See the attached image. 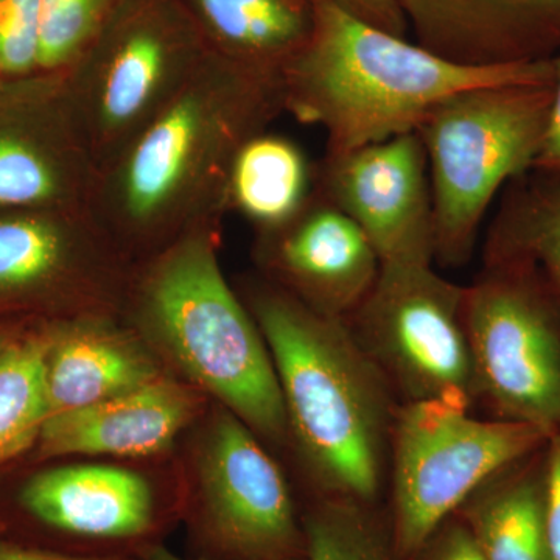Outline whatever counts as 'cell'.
Segmentation results:
<instances>
[{
    "mask_svg": "<svg viewBox=\"0 0 560 560\" xmlns=\"http://www.w3.org/2000/svg\"><path fill=\"white\" fill-rule=\"evenodd\" d=\"M282 77L208 54L97 173L88 209L130 265L228 213L238 149L283 113Z\"/></svg>",
    "mask_w": 560,
    "mask_h": 560,
    "instance_id": "1",
    "label": "cell"
},
{
    "mask_svg": "<svg viewBox=\"0 0 560 560\" xmlns=\"http://www.w3.org/2000/svg\"><path fill=\"white\" fill-rule=\"evenodd\" d=\"M311 32L282 70L283 108L323 128L327 156L416 132L458 92L556 79V58L471 68L350 16L331 0H308Z\"/></svg>",
    "mask_w": 560,
    "mask_h": 560,
    "instance_id": "2",
    "label": "cell"
},
{
    "mask_svg": "<svg viewBox=\"0 0 560 560\" xmlns=\"http://www.w3.org/2000/svg\"><path fill=\"white\" fill-rule=\"evenodd\" d=\"M270 349L287 427L319 497L377 504L397 407L393 388L345 319L280 287L246 300Z\"/></svg>",
    "mask_w": 560,
    "mask_h": 560,
    "instance_id": "3",
    "label": "cell"
},
{
    "mask_svg": "<svg viewBox=\"0 0 560 560\" xmlns=\"http://www.w3.org/2000/svg\"><path fill=\"white\" fill-rule=\"evenodd\" d=\"M221 223H209L131 265L120 318L195 388L257 436L289 434L267 341L220 267Z\"/></svg>",
    "mask_w": 560,
    "mask_h": 560,
    "instance_id": "4",
    "label": "cell"
},
{
    "mask_svg": "<svg viewBox=\"0 0 560 560\" xmlns=\"http://www.w3.org/2000/svg\"><path fill=\"white\" fill-rule=\"evenodd\" d=\"M555 80L515 81L458 92L418 128L433 202V260L470 259L486 212L501 187L533 171Z\"/></svg>",
    "mask_w": 560,
    "mask_h": 560,
    "instance_id": "5",
    "label": "cell"
},
{
    "mask_svg": "<svg viewBox=\"0 0 560 560\" xmlns=\"http://www.w3.org/2000/svg\"><path fill=\"white\" fill-rule=\"evenodd\" d=\"M209 50L180 0H125L66 77L97 173L191 79Z\"/></svg>",
    "mask_w": 560,
    "mask_h": 560,
    "instance_id": "6",
    "label": "cell"
},
{
    "mask_svg": "<svg viewBox=\"0 0 560 560\" xmlns=\"http://www.w3.org/2000/svg\"><path fill=\"white\" fill-rule=\"evenodd\" d=\"M537 427L471 418L445 400L404 401L390 431V530L408 560L482 482L547 445Z\"/></svg>",
    "mask_w": 560,
    "mask_h": 560,
    "instance_id": "7",
    "label": "cell"
},
{
    "mask_svg": "<svg viewBox=\"0 0 560 560\" xmlns=\"http://www.w3.org/2000/svg\"><path fill=\"white\" fill-rule=\"evenodd\" d=\"M478 401L495 419L560 434V296L539 268L493 261L466 291Z\"/></svg>",
    "mask_w": 560,
    "mask_h": 560,
    "instance_id": "8",
    "label": "cell"
},
{
    "mask_svg": "<svg viewBox=\"0 0 560 560\" xmlns=\"http://www.w3.org/2000/svg\"><path fill=\"white\" fill-rule=\"evenodd\" d=\"M466 291L433 264L382 265L370 294L345 319L401 404L445 400L467 410L477 404Z\"/></svg>",
    "mask_w": 560,
    "mask_h": 560,
    "instance_id": "9",
    "label": "cell"
},
{
    "mask_svg": "<svg viewBox=\"0 0 560 560\" xmlns=\"http://www.w3.org/2000/svg\"><path fill=\"white\" fill-rule=\"evenodd\" d=\"M187 523L201 559L304 558V526L289 482L257 434L226 408L202 436Z\"/></svg>",
    "mask_w": 560,
    "mask_h": 560,
    "instance_id": "10",
    "label": "cell"
},
{
    "mask_svg": "<svg viewBox=\"0 0 560 560\" xmlns=\"http://www.w3.org/2000/svg\"><path fill=\"white\" fill-rule=\"evenodd\" d=\"M95 178L65 72L0 75V212L88 208Z\"/></svg>",
    "mask_w": 560,
    "mask_h": 560,
    "instance_id": "11",
    "label": "cell"
},
{
    "mask_svg": "<svg viewBox=\"0 0 560 560\" xmlns=\"http://www.w3.org/2000/svg\"><path fill=\"white\" fill-rule=\"evenodd\" d=\"M18 506L54 537L50 550L86 558L139 559L161 544L171 522L167 504L135 471L81 464L58 467L22 486Z\"/></svg>",
    "mask_w": 560,
    "mask_h": 560,
    "instance_id": "12",
    "label": "cell"
},
{
    "mask_svg": "<svg viewBox=\"0 0 560 560\" xmlns=\"http://www.w3.org/2000/svg\"><path fill=\"white\" fill-rule=\"evenodd\" d=\"M316 190L359 224L382 265L433 264V202L418 132L326 154Z\"/></svg>",
    "mask_w": 560,
    "mask_h": 560,
    "instance_id": "13",
    "label": "cell"
},
{
    "mask_svg": "<svg viewBox=\"0 0 560 560\" xmlns=\"http://www.w3.org/2000/svg\"><path fill=\"white\" fill-rule=\"evenodd\" d=\"M257 249L276 285L330 318L348 319L381 275L368 235L316 186L294 219L259 234Z\"/></svg>",
    "mask_w": 560,
    "mask_h": 560,
    "instance_id": "14",
    "label": "cell"
},
{
    "mask_svg": "<svg viewBox=\"0 0 560 560\" xmlns=\"http://www.w3.org/2000/svg\"><path fill=\"white\" fill-rule=\"evenodd\" d=\"M419 46L471 68L560 55V0H401Z\"/></svg>",
    "mask_w": 560,
    "mask_h": 560,
    "instance_id": "15",
    "label": "cell"
},
{
    "mask_svg": "<svg viewBox=\"0 0 560 560\" xmlns=\"http://www.w3.org/2000/svg\"><path fill=\"white\" fill-rule=\"evenodd\" d=\"M198 411L197 390L160 375L130 393L50 416L38 440L40 456L158 455L171 447Z\"/></svg>",
    "mask_w": 560,
    "mask_h": 560,
    "instance_id": "16",
    "label": "cell"
},
{
    "mask_svg": "<svg viewBox=\"0 0 560 560\" xmlns=\"http://www.w3.org/2000/svg\"><path fill=\"white\" fill-rule=\"evenodd\" d=\"M117 313L69 316L49 329V418L130 393L160 377L153 350Z\"/></svg>",
    "mask_w": 560,
    "mask_h": 560,
    "instance_id": "17",
    "label": "cell"
},
{
    "mask_svg": "<svg viewBox=\"0 0 560 560\" xmlns=\"http://www.w3.org/2000/svg\"><path fill=\"white\" fill-rule=\"evenodd\" d=\"M456 514L486 560H552L547 523V445L482 482Z\"/></svg>",
    "mask_w": 560,
    "mask_h": 560,
    "instance_id": "18",
    "label": "cell"
},
{
    "mask_svg": "<svg viewBox=\"0 0 560 560\" xmlns=\"http://www.w3.org/2000/svg\"><path fill=\"white\" fill-rule=\"evenodd\" d=\"M210 54L282 77L311 32L308 0H180Z\"/></svg>",
    "mask_w": 560,
    "mask_h": 560,
    "instance_id": "19",
    "label": "cell"
},
{
    "mask_svg": "<svg viewBox=\"0 0 560 560\" xmlns=\"http://www.w3.org/2000/svg\"><path fill=\"white\" fill-rule=\"evenodd\" d=\"M316 173L304 151L282 135L261 131L246 140L228 176V212H237L259 234L298 215L315 194Z\"/></svg>",
    "mask_w": 560,
    "mask_h": 560,
    "instance_id": "20",
    "label": "cell"
},
{
    "mask_svg": "<svg viewBox=\"0 0 560 560\" xmlns=\"http://www.w3.org/2000/svg\"><path fill=\"white\" fill-rule=\"evenodd\" d=\"M488 243V264L539 268L560 296V175L529 171L508 184Z\"/></svg>",
    "mask_w": 560,
    "mask_h": 560,
    "instance_id": "21",
    "label": "cell"
},
{
    "mask_svg": "<svg viewBox=\"0 0 560 560\" xmlns=\"http://www.w3.org/2000/svg\"><path fill=\"white\" fill-rule=\"evenodd\" d=\"M49 329L14 340L0 353V466L38 442L49 419L46 355Z\"/></svg>",
    "mask_w": 560,
    "mask_h": 560,
    "instance_id": "22",
    "label": "cell"
},
{
    "mask_svg": "<svg viewBox=\"0 0 560 560\" xmlns=\"http://www.w3.org/2000/svg\"><path fill=\"white\" fill-rule=\"evenodd\" d=\"M302 560H404L397 555L388 512L377 504L318 497L301 512Z\"/></svg>",
    "mask_w": 560,
    "mask_h": 560,
    "instance_id": "23",
    "label": "cell"
},
{
    "mask_svg": "<svg viewBox=\"0 0 560 560\" xmlns=\"http://www.w3.org/2000/svg\"><path fill=\"white\" fill-rule=\"evenodd\" d=\"M125 0H39L38 70L62 72L97 38Z\"/></svg>",
    "mask_w": 560,
    "mask_h": 560,
    "instance_id": "24",
    "label": "cell"
},
{
    "mask_svg": "<svg viewBox=\"0 0 560 560\" xmlns=\"http://www.w3.org/2000/svg\"><path fill=\"white\" fill-rule=\"evenodd\" d=\"M39 0H0V75L38 70Z\"/></svg>",
    "mask_w": 560,
    "mask_h": 560,
    "instance_id": "25",
    "label": "cell"
},
{
    "mask_svg": "<svg viewBox=\"0 0 560 560\" xmlns=\"http://www.w3.org/2000/svg\"><path fill=\"white\" fill-rule=\"evenodd\" d=\"M408 560H486L458 514L442 522L415 556Z\"/></svg>",
    "mask_w": 560,
    "mask_h": 560,
    "instance_id": "26",
    "label": "cell"
},
{
    "mask_svg": "<svg viewBox=\"0 0 560 560\" xmlns=\"http://www.w3.org/2000/svg\"><path fill=\"white\" fill-rule=\"evenodd\" d=\"M331 2L337 3L341 10L364 24L405 38L408 22L401 9V0H331Z\"/></svg>",
    "mask_w": 560,
    "mask_h": 560,
    "instance_id": "27",
    "label": "cell"
},
{
    "mask_svg": "<svg viewBox=\"0 0 560 560\" xmlns=\"http://www.w3.org/2000/svg\"><path fill=\"white\" fill-rule=\"evenodd\" d=\"M547 523L552 560H560V434L547 442Z\"/></svg>",
    "mask_w": 560,
    "mask_h": 560,
    "instance_id": "28",
    "label": "cell"
},
{
    "mask_svg": "<svg viewBox=\"0 0 560 560\" xmlns=\"http://www.w3.org/2000/svg\"><path fill=\"white\" fill-rule=\"evenodd\" d=\"M533 171L556 173L560 175V55L556 57L555 92L548 119L547 132L539 156L534 162Z\"/></svg>",
    "mask_w": 560,
    "mask_h": 560,
    "instance_id": "29",
    "label": "cell"
},
{
    "mask_svg": "<svg viewBox=\"0 0 560 560\" xmlns=\"http://www.w3.org/2000/svg\"><path fill=\"white\" fill-rule=\"evenodd\" d=\"M0 560H138L128 558H86V556L68 555L38 545L22 544L0 539Z\"/></svg>",
    "mask_w": 560,
    "mask_h": 560,
    "instance_id": "30",
    "label": "cell"
},
{
    "mask_svg": "<svg viewBox=\"0 0 560 560\" xmlns=\"http://www.w3.org/2000/svg\"><path fill=\"white\" fill-rule=\"evenodd\" d=\"M304 559V558H302ZM300 559V560H302ZM138 560H206L201 558L197 559H184L180 558V556L175 555V552H172L168 550L167 547H164L162 544L153 545V547H150L149 550H145L142 552V555L139 556Z\"/></svg>",
    "mask_w": 560,
    "mask_h": 560,
    "instance_id": "31",
    "label": "cell"
},
{
    "mask_svg": "<svg viewBox=\"0 0 560 560\" xmlns=\"http://www.w3.org/2000/svg\"><path fill=\"white\" fill-rule=\"evenodd\" d=\"M10 340L5 337V335H0V353L5 349V346L9 345Z\"/></svg>",
    "mask_w": 560,
    "mask_h": 560,
    "instance_id": "32",
    "label": "cell"
},
{
    "mask_svg": "<svg viewBox=\"0 0 560 560\" xmlns=\"http://www.w3.org/2000/svg\"><path fill=\"white\" fill-rule=\"evenodd\" d=\"M0 533H2V525H0Z\"/></svg>",
    "mask_w": 560,
    "mask_h": 560,
    "instance_id": "33",
    "label": "cell"
}]
</instances>
